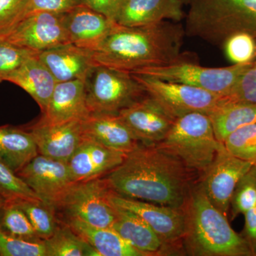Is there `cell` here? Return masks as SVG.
I'll return each mask as SVG.
<instances>
[{"label":"cell","mask_w":256,"mask_h":256,"mask_svg":"<svg viewBox=\"0 0 256 256\" xmlns=\"http://www.w3.org/2000/svg\"><path fill=\"white\" fill-rule=\"evenodd\" d=\"M190 172L178 158L162 148L141 143L102 178L111 191L120 196L182 208L191 188Z\"/></svg>","instance_id":"cell-1"},{"label":"cell","mask_w":256,"mask_h":256,"mask_svg":"<svg viewBox=\"0 0 256 256\" xmlns=\"http://www.w3.org/2000/svg\"><path fill=\"white\" fill-rule=\"evenodd\" d=\"M184 26L164 21L142 26L116 23L110 34L94 50L97 64L132 72L144 67L168 65L186 58L181 52Z\"/></svg>","instance_id":"cell-2"},{"label":"cell","mask_w":256,"mask_h":256,"mask_svg":"<svg viewBox=\"0 0 256 256\" xmlns=\"http://www.w3.org/2000/svg\"><path fill=\"white\" fill-rule=\"evenodd\" d=\"M185 216L183 246L197 256H254L247 242L230 226L210 202L201 184L191 188L182 207Z\"/></svg>","instance_id":"cell-3"},{"label":"cell","mask_w":256,"mask_h":256,"mask_svg":"<svg viewBox=\"0 0 256 256\" xmlns=\"http://www.w3.org/2000/svg\"><path fill=\"white\" fill-rule=\"evenodd\" d=\"M188 4L186 36L220 47L235 34L256 40V0H191Z\"/></svg>","instance_id":"cell-4"},{"label":"cell","mask_w":256,"mask_h":256,"mask_svg":"<svg viewBox=\"0 0 256 256\" xmlns=\"http://www.w3.org/2000/svg\"><path fill=\"white\" fill-rule=\"evenodd\" d=\"M222 144L215 137L210 117L192 112L175 119L166 137L156 146L178 158L190 172L203 176Z\"/></svg>","instance_id":"cell-5"},{"label":"cell","mask_w":256,"mask_h":256,"mask_svg":"<svg viewBox=\"0 0 256 256\" xmlns=\"http://www.w3.org/2000/svg\"><path fill=\"white\" fill-rule=\"evenodd\" d=\"M90 114H116L148 96L129 72L95 64L84 79Z\"/></svg>","instance_id":"cell-6"},{"label":"cell","mask_w":256,"mask_h":256,"mask_svg":"<svg viewBox=\"0 0 256 256\" xmlns=\"http://www.w3.org/2000/svg\"><path fill=\"white\" fill-rule=\"evenodd\" d=\"M233 64L226 67L210 68L188 62V58L168 65L144 67L130 72L149 76L161 80L180 82L200 88L226 97L239 76L250 63Z\"/></svg>","instance_id":"cell-7"},{"label":"cell","mask_w":256,"mask_h":256,"mask_svg":"<svg viewBox=\"0 0 256 256\" xmlns=\"http://www.w3.org/2000/svg\"><path fill=\"white\" fill-rule=\"evenodd\" d=\"M110 191L102 178L75 182L60 198L56 213L95 226L111 227L116 218V207L109 200Z\"/></svg>","instance_id":"cell-8"},{"label":"cell","mask_w":256,"mask_h":256,"mask_svg":"<svg viewBox=\"0 0 256 256\" xmlns=\"http://www.w3.org/2000/svg\"><path fill=\"white\" fill-rule=\"evenodd\" d=\"M131 74L142 86L146 94L174 119L192 112L208 116L224 98L186 84Z\"/></svg>","instance_id":"cell-9"},{"label":"cell","mask_w":256,"mask_h":256,"mask_svg":"<svg viewBox=\"0 0 256 256\" xmlns=\"http://www.w3.org/2000/svg\"><path fill=\"white\" fill-rule=\"evenodd\" d=\"M109 200L114 206L140 216L160 237L172 254H178L183 246L185 230L184 212L174 208L120 196L109 192Z\"/></svg>","instance_id":"cell-10"},{"label":"cell","mask_w":256,"mask_h":256,"mask_svg":"<svg viewBox=\"0 0 256 256\" xmlns=\"http://www.w3.org/2000/svg\"><path fill=\"white\" fill-rule=\"evenodd\" d=\"M16 174L42 202L54 210L76 182L68 163L40 154Z\"/></svg>","instance_id":"cell-11"},{"label":"cell","mask_w":256,"mask_h":256,"mask_svg":"<svg viewBox=\"0 0 256 256\" xmlns=\"http://www.w3.org/2000/svg\"><path fill=\"white\" fill-rule=\"evenodd\" d=\"M254 164L236 158L228 152L224 144L214 161L202 176L201 184L210 202L228 217L230 200L240 178L250 171Z\"/></svg>","instance_id":"cell-12"},{"label":"cell","mask_w":256,"mask_h":256,"mask_svg":"<svg viewBox=\"0 0 256 256\" xmlns=\"http://www.w3.org/2000/svg\"><path fill=\"white\" fill-rule=\"evenodd\" d=\"M63 14L46 12L30 13L0 38L37 52L70 43L64 28Z\"/></svg>","instance_id":"cell-13"},{"label":"cell","mask_w":256,"mask_h":256,"mask_svg":"<svg viewBox=\"0 0 256 256\" xmlns=\"http://www.w3.org/2000/svg\"><path fill=\"white\" fill-rule=\"evenodd\" d=\"M120 117L146 146H156L168 134L175 119L149 96L126 108Z\"/></svg>","instance_id":"cell-14"},{"label":"cell","mask_w":256,"mask_h":256,"mask_svg":"<svg viewBox=\"0 0 256 256\" xmlns=\"http://www.w3.org/2000/svg\"><path fill=\"white\" fill-rule=\"evenodd\" d=\"M82 120H73L58 124L37 122L24 128L31 133L42 156L68 162L84 140Z\"/></svg>","instance_id":"cell-15"},{"label":"cell","mask_w":256,"mask_h":256,"mask_svg":"<svg viewBox=\"0 0 256 256\" xmlns=\"http://www.w3.org/2000/svg\"><path fill=\"white\" fill-rule=\"evenodd\" d=\"M63 22L70 44L92 50H97L116 24L82 4L64 13Z\"/></svg>","instance_id":"cell-16"},{"label":"cell","mask_w":256,"mask_h":256,"mask_svg":"<svg viewBox=\"0 0 256 256\" xmlns=\"http://www.w3.org/2000/svg\"><path fill=\"white\" fill-rule=\"evenodd\" d=\"M82 130L85 139L124 154L141 144L119 114H90L82 121Z\"/></svg>","instance_id":"cell-17"},{"label":"cell","mask_w":256,"mask_h":256,"mask_svg":"<svg viewBox=\"0 0 256 256\" xmlns=\"http://www.w3.org/2000/svg\"><path fill=\"white\" fill-rule=\"evenodd\" d=\"M90 112L88 108L84 80L58 82L40 122L63 124L84 120Z\"/></svg>","instance_id":"cell-18"},{"label":"cell","mask_w":256,"mask_h":256,"mask_svg":"<svg viewBox=\"0 0 256 256\" xmlns=\"http://www.w3.org/2000/svg\"><path fill=\"white\" fill-rule=\"evenodd\" d=\"M126 154L84 138L68 164L76 182L102 178L124 161Z\"/></svg>","instance_id":"cell-19"},{"label":"cell","mask_w":256,"mask_h":256,"mask_svg":"<svg viewBox=\"0 0 256 256\" xmlns=\"http://www.w3.org/2000/svg\"><path fill=\"white\" fill-rule=\"evenodd\" d=\"M38 60L50 70L57 82L84 80L92 66L94 50L64 44L40 52Z\"/></svg>","instance_id":"cell-20"},{"label":"cell","mask_w":256,"mask_h":256,"mask_svg":"<svg viewBox=\"0 0 256 256\" xmlns=\"http://www.w3.org/2000/svg\"><path fill=\"white\" fill-rule=\"evenodd\" d=\"M182 0H124L116 22L142 26L164 21L180 22L185 18Z\"/></svg>","instance_id":"cell-21"},{"label":"cell","mask_w":256,"mask_h":256,"mask_svg":"<svg viewBox=\"0 0 256 256\" xmlns=\"http://www.w3.org/2000/svg\"><path fill=\"white\" fill-rule=\"evenodd\" d=\"M116 207V218L111 228L146 256L171 254L153 229L139 216Z\"/></svg>","instance_id":"cell-22"},{"label":"cell","mask_w":256,"mask_h":256,"mask_svg":"<svg viewBox=\"0 0 256 256\" xmlns=\"http://www.w3.org/2000/svg\"><path fill=\"white\" fill-rule=\"evenodd\" d=\"M38 55L28 58L20 68L6 76L3 80L16 84L28 92L43 114L58 82L38 60Z\"/></svg>","instance_id":"cell-23"},{"label":"cell","mask_w":256,"mask_h":256,"mask_svg":"<svg viewBox=\"0 0 256 256\" xmlns=\"http://www.w3.org/2000/svg\"><path fill=\"white\" fill-rule=\"evenodd\" d=\"M74 232L97 252L98 256H146L111 227H98L77 218H64Z\"/></svg>","instance_id":"cell-24"},{"label":"cell","mask_w":256,"mask_h":256,"mask_svg":"<svg viewBox=\"0 0 256 256\" xmlns=\"http://www.w3.org/2000/svg\"><path fill=\"white\" fill-rule=\"evenodd\" d=\"M38 154L34 140L24 128L0 126V162L13 172L16 174Z\"/></svg>","instance_id":"cell-25"},{"label":"cell","mask_w":256,"mask_h":256,"mask_svg":"<svg viewBox=\"0 0 256 256\" xmlns=\"http://www.w3.org/2000/svg\"><path fill=\"white\" fill-rule=\"evenodd\" d=\"M208 116L216 138L223 143L229 134L239 128L256 124V104L224 97Z\"/></svg>","instance_id":"cell-26"},{"label":"cell","mask_w":256,"mask_h":256,"mask_svg":"<svg viewBox=\"0 0 256 256\" xmlns=\"http://www.w3.org/2000/svg\"><path fill=\"white\" fill-rule=\"evenodd\" d=\"M44 242L46 256H98L94 248L60 220L54 234Z\"/></svg>","instance_id":"cell-27"},{"label":"cell","mask_w":256,"mask_h":256,"mask_svg":"<svg viewBox=\"0 0 256 256\" xmlns=\"http://www.w3.org/2000/svg\"><path fill=\"white\" fill-rule=\"evenodd\" d=\"M14 202L28 216L40 238L44 240L54 234L60 224L54 208L41 200H20Z\"/></svg>","instance_id":"cell-28"},{"label":"cell","mask_w":256,"mask_h":256,"mask_svg":"<svg viewBox=\"0 0 256 256\" xmlns=\"http://www.w3.org/2000/svg\"><path fill=\"white\" fill-rule=\"evenodd\" d=\"M0 228L12 236L26 240H42L37 235L28 216L14 201H6L0 208Z\"/></svg>","instance_id":"cell-29"},{"label":"cell","mask_w":256,"mask_h":256,"mask_svg":"<svg viewBox=\"0 0 256 256\" xmlns=\"http://www.w3.org/2000/svg\"><path fill=\"white\" fill-rule=\"evenodd\" d=\"M223 144L232 156L256 164V124L239 128L229 134Z\"/></svg>","instance_id":"cell-30"},{"label":"cell","mask_w":256,"mask_h":256,"mask_svg":"<svg viewBox=\"0 0 256 256\" xmlns=\"http://www.w3.org/2000/svg\"><path fill=\"white\" fill-rule=\"evenodd\" d=\"M256 206V178L250 170L240 178L232 194L230 206L232 220L239 214H245Z\"/></svg>","instance_id":"cell-31"},{"label":"cell","mask_w":256,"mask_h":256,"mask_svg":"<svg viewBox=\"0 0 256 256\" xmlns=\"http://www.w3.org/2000/svg\"><path fill=\"white\" fill-rule=\"evenodd\" d=\"M0 256H46V249L44 240L18 238L0 228Z\"/></svg>","instance_id":"cell-32"},{"label":"cell","mask_w":256,"mask_h":256,"mask_svg":"<svg viewBox=\"0 0 256 256\" xmlns=\"http://www.w3.org/2000/svg\"><path fill=\"white\" fill-rule=\"evenodd\" d=\"M0 195L6 201L41 200L18 175L0 162ZM42 201V200H41Z\"/></svg>","instance_id":"cell-33"},{"label":"cell","mask_w":256,"mask_h":256,"mask_svg":"<svg viewBox=\"0 0 256 256\" xmlns=\"http://www.w3.org/2000/svg\"><path fill=\"white\" fill-rule=\"evenodd\" d=\"M222 48L234 64L249 63L256 56V40L248 34H235L227 38Z\"/></svg>","instance_id":"cell-34"},{"label":"cell","mask_w":256,"mask_h":256,"mask_svg":"<svg viewBox=\"0 0 256 256\" xmlns=\"http://www.w3.org/2000/svg\"><path fill=\"white\" fill-rule=\"evenodd\" d=\"M38 53L0 38V78L3 80L6 76L20 68L28 58L38 55Z\"/></svg>","instance_id":"cell-35"},{"label":"cell","mask_w":256,"mask_h":256,"mask_svg":"<svg viewBox=\"0 0 256 256\" xmlns=\"http://www.w3.org/2000/svg\"><path fill=\"white\" fill-rule=\"evenodd\" d=\"M30 0H0V37L30 14Z\"/></svg>","instance_id":"cell-36"},{"label":"cell","mask_w":256,"mask_h":256,"mask_svg":"<svg viewBox=\"0 0 256 256\" xmlns=\"http://www.w3.org/2000/svg\"><path fill=\"white\" fill-rule=\"evenodd\" d=\"M226 97L230 100L256 104V56Z\"/></svg>","instance_id":"cell-37"},{"label":"cell","mask_w":256,"mask_h":256,"mask_svg":"<svg viewBox=\"0 0 256 256\" xmlns=\"http://www.w3.org/2000/svg\"><path fill=\"white\" fill-rule=\"evenodd\" d=\"M80 4V0H30V14L37 12L62 14Z\"/></svg>","instance_id":"cell-38"},{"label":"cell","mask_w":256,"mask_h":256,"mask_svg":"<svg viewBox=\"0 0 256 256\" xmlns=\"http://www.w3.org/2000/svg\"><path fill=\"white\" fill-rule=\"evenodd\" d=\"M85 5L96 12L104 15L112 21L116 22L124 0H80Z\"/></svg>","instance_id":"cell-39"},{"label":"cell","mask_w":256,"mask_h":256,"mask_svg":"<svg viewBox=\"0 0 256 256\" xmlns=\"http://www.w3.org/2000/svg\"><path fill=\"white\" fill-rule=\"evenodd\" d=\"M245 226L242 236L247 242L254 256H256V206L244 214Z\"/></svg>","instance_id":"cell-40"},{"label":"cell","mask_w":256,"mask_h":256,"mask_svg":"<svg viewBox=\"0 0 256 256\" xmlns=\"http://www.w3.org/2000/svg\"><path fill=\"white\" fill-rule=\"evenodd\" d=\"M6 200H5L4 197L2 196L1 195H0V208H2V206H3V205L4 204L5 202H6Z\"/></svg>","instance_id":"cell-41"},{"label":"cell","mask_w":256,"mask_h":256,"mask_svg":"<svg viewBox=\"0 0 256 256\" xmlns=\"http://www.w3.org/2000/svg\"><path fill=\"white\" fill-rule=\"evenodd\" d=\"M252 174H254V176H255V178H256V164L252 166Z\"/></svg>","instance_id":"cell-42"},{"label":"cell","mask_w":256,"mask_h":256,"mask_svg":"<svg viewBox=\"0 0 256 256\" xmlns=\"http://www.w3.org/2000/svg\"><path fill=\"white\" fill-rule=\"evenodd\" d=\"M191 0H182L184 3H190Z\"/></svg>","instance_id":"cell-43"},{"label":"cell","mask_w":256,"mask_h":256,"mask_svg":"<svg viewBox=\"0 0 256 256\" xmlns=\"http://www.w3.org/2000/svg\"><path fill=\"white\" fill-rule=\"evenodd\" d=\"M3 82V80H2V78H0V82Z\"/></svg>","instance_id":"cell-44"}]
</instances>
